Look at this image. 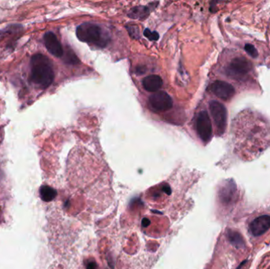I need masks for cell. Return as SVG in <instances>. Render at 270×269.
Here are the masks:
<instances>
[{"mask_svg": "<svg viewBox=\"0 0 270 269\" xmlns=\"http://www.w3.org/2000/svg\"><path fill=\"white\" fill-rule=\"evenodd\" d=\"M148 13V9L146 7H135V8L131 10L130 13V16L131 17H135V18H144L147 16Z\"/></svg>", "mask_w": 270, "mask_h": 269, "instance_id": "cell-14", "label": "cell"}, {"mask_svg": "<svg viewBox=\"0 0 270 269\" xmlns=\"http://www.w3.org/2000/svg\"><path fill=\"white\" fill-rule=\"evenodd\" d=\"M226 186L227 187L224 191V200L226 202H232V199L235 198V194L236 193V185H235L234 182H233Z\"/></svg>", "mask_w": 270, "mask_h": 269, "instance_id": "cell-13", "label": "cell"}, {"mask_svg": "<svg viewBox=\"0 0 270 269\" xmlns=\"http://www.w3.org/2000/svg\"><path fill=\"white\" fill-rule=\"evenodd\" d=\"M142 85L146 91L156 93L162 87V78L159 75H150L142 80Z\"/></svg>", "mask_w": 270, "mask_h": 269, "instance_id": "cell-10", "label": "cell"}, {"mask_svg": "<svg viewBox=\"0 0 270 269\" xmlns=\"http://www.w3.org/2000/svg\"><path fill=\"white\" fill-rule=\"evenodd\" d=\"M144 36H146V38H148L149 40H157L159 37H160L158 33L150 31V30H149V29L145 30V31H144Z\"/></svg>", "mask_w": 270, "mask_h": 269, "instance_id": "cell-15", "label": "cell"}, {"mask_svg": "<svg viewBox=\"0 0 270 269\" xmlns=\"http://www.w3.org/2000/svg\"><path fill=\"white\" fill-rule=\"evenodd\" d=\"M44 42L45 47L51 55L57 58H60L64 55V49L61 44L58 40L57 36L52 32H47L44 36Z\"/></svg>", "mask_w": 270, "mask_h": 269, "instance_id": "cell-9", "label": "cell"}, {"mask_svg": "<svg viewBox=\"0 0 270 269\" xmlns=\"http://www.w3.org/2000/svg\"><path fill=\"white\" fill-rule=\"evenodd\" d=\"M198 134L204 142H209L213 135V127L209 115L205 111L201 112L196 120Z\"/></svg>", "mask_w": 270, "mask_h": 269, "instance_id": "cell-6", "label": "cell"}, {"mask_svg": "<svg viewBox=\"0 0 270 269\" xmlns=\"http://www.w3.org/2000/svg\"><path fill=\"white\" fill-rule=\"evenodd\" d=\"M209 109L218 130V134H223L225 132L227 126V110L225 107L218 101H212L209 103Z\"/></svg>", "mask_w": 270, "mask_h": 269, "instance_id": "cell-4", "label": "cell"}, {"mask_svg": "<svg viewBox=\"0 0 270 269\" xmlns=\"http://www.w3.org/2000/svg\"><path fill=\"white\" fill-rule=\"evenodd\" d=\"M245 50L247 51V54L248 55H251V57H253V58H256L258 55V53H257V49L254 48L253 45L252 44H247L245 45Z\"/></svg>", "mask_w": 270, "mask_h": 269, "instance_id": "cell-16", "label": "cell"}, {"mask_svg": "<svg viewBox=\"0 0 270 269\" xmlns=\"http://www.w3.org/2000/svg\"><path fill=\"white\" fill-rule=\"evenodd\" d=\"M253 67L244 57H236L226 67V74L236 81H243L252 71Z\"/></svg>", "mask_w": 270, "mask_h": 269, "instance_id": "cell-3", "label": "cell"}, {"mask_svg": "<svg viewBox=\"0 0 270 269\" xmlns=\"http://www.w3.org/2000/svg\"><path fill=\"white\" fill-rule=\"evenodd\" d=\"M270 228V216L263 215L253 219L250 224L249 229L253 236L257 237L266 233Z\"/></svg>", "mask_w": 270, "mask_h": 269, "instance_id": "cell-8", "label": "cell"}, {"mask_svg": "<svg viewBox=\"0 0 270 269\" xmlns=\"http://www.w3.org/2000/svg\"><path fill=\"white\" fill-rule=\"evenodd\" d=\"M149 103L155 112H163L171 109L173 105V101L166 92L158 91L150 97Z\"/></svg>", "mask_w": 270, "mask_h": 269, "instance_id": "cell-5", "label": "cell"}, {"mask_svg": "<svg viewBox=\"0 0 270 269\" xmlns=\"http://www.w3.org/2000/svg\"><path fill=\"white\" fill-rule=\"evenodd\" d=\"M30 81L40 88L45 89L51 85L55 74L52 65L48 57L42 54L34 55L30 61Z\"/></svg>", "mask_w": 270, "mask_h": 269, "instance_id": "cell-1", "label": "cell"}, {"mask_svg": "<svg viewBox=\"0 0 270 269\" xmlns=\"http://www.w3.org/2000/svg\"><path fill=\"white\" fill-rule=\"evenodd\" d=\"M212 93L223 101H229L232 99L236 93L234 87L228 82L222 81H216L210 85Z\"/></svg>", "mask_w": 270, "mask_h": 269, "instance_id": "cell-7", "label": "cell"}, {"mask_svg": "<svg viewBox=\"0 0 270 269\" xmlns=\"http://www.w3.org/2000/svg\"><path fill=\"white\" fill-rule=\"evenodd\" d=\"M76 35L81 41L95 44L101 48L105 47L109 40L108 34L101 26L89 22L79 25L77 28Z\"/></svg>", "mask_w": 270, "mask_h": 269, "instance_id": "cell-2", "label": "cell"}, {"mask_svg": "<svg viewBox=\"0 0 270 269\" xmlns=\"http://www.w3.org/2000/svg\"><path fill=\"white\" fill-rule=\"evenodd\" d=\"M40 198L45 202H50L55 198L56 195V192L55 189L48 186V185H43L40 189Z\"/></svg>", "mask_w": 270, "mask_h": 269, "instance_id": "cell-12", "label": "cell"}, {"mask_svg": "<svg viewBox=\"0 0 270 269\" xmlns=\"http://www.w3.org/2000/svg\"><path fill=\"white\" fill-rule=\"evenodd\" d=\"M228 238L229 242L237 249H242L245 247V241L243 236L238 232H235L229 230L228 232Z\"/></svg>", "mask_w": 270, "mask_h": 269, "instance_id": "cell-11", "label": "cell"}]
</instances>
